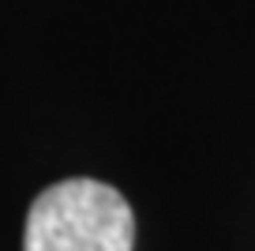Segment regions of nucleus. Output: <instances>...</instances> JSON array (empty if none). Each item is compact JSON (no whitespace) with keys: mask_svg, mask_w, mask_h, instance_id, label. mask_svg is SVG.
Masks as SVG:
<instances>
[{"mask_svg":"<svg viewBox=\"0 0 255 251\" xmlns=\"http://www.w3.org/2000/svg\"><path fill=\"white\" fill-rule=\"evenodd\" d=\"M135 218L117 188L72 176L34 199L23 251H131Z\"/></svg>","mask_w":255,"mask_h":251,"instance_id":"1","label":"nucleus"}]
</instances>
